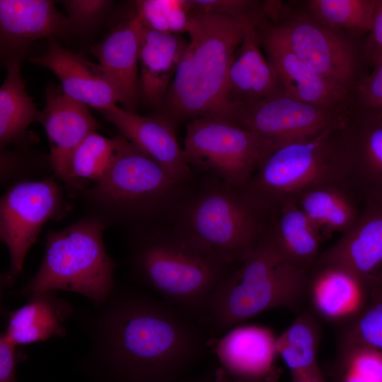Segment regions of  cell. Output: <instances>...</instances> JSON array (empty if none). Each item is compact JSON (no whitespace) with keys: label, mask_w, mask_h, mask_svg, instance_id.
Listing matches in <instances>:
<instances>
[{"label":"cell","mask_w":382,"mask_h":382,"mask_svg":"<svg viewBox=\"0 0 382 382\" xmlns=\"http://www.w3.org/2000/svg\"><path fill=\"white\" fill-rule=\"evenodd\" d=\"M89 339L81 363L105 382H177L202 356V324L149 295L115 289L80 315Z\"/></svg>","instance_id":"1"},{"label":"cell","mask_w":382,"mask_h":382,"mask_svg":"<svg viewBox=\"0 0 382 382\" xmlns=\"http://www.w3.org/2000/svg\"><path fill=\"white\" fill-rule=\"evenodd\" d=\"M255 18L217 13L192 16L188 45L159 105L173 125L201 117L228 121V70L234 54Z\"/></svg>","instance_id":"2"},{"label":"cell","mask_w":382,"mask_h":382,"mask_svg":"<svg viewBox=\"0 0 382 382\" xmlns=\"http://www.w3.org/2000/svg\"><path fill=\"white\" fill-rule=\"evenodd\" d=\"M310 269L289 262L265 235L219 283L200 323L214 340L262 312L300 311L306 304Z\"/></svg>","instance_id":"3"},{"label":"cell","mask_w":382,"mask_h":382,"mask_svg":"<svg viewBox=\"0 0 382 382\" xmlns=\"http://www.w3.org/2000/svg\"><path fill=\"white\" fill-rule=\"evenodd\" d=\"M134 278L161 299L198 320L224 277L233 267L205 253L182 232L144 231L132 241Z\"/></svg>","instance_id":"4"},{"label":"cell","mask_w":382,"mask_h":382,"mask_svg":"<svg viewBox=\"0 0 382 382\" xmlns=\"http://www.w3.org/2000/svg\"><path fill=\"white\" fill-rule=\"evenodd\" d=\"M108 227L88 214L63 229L47 233L40 267L13 295L29 298L60 290L83 295L94 306L104 303L116 289L114 271L117 265L103 242Z\"/></svg>","instance_id":"5"},{"label":"cell","mask_w":382,"mask_h":382,"mask_svg":"<svg viewBox=\"0 0 382 382\" xmlns=\"http://www.w3.org/2000/svg\"><path fill=\"white\" fill-rule=\"evenodd\" d=\"M104 175L80 190L88 214L107 226H139L153 220L180 183L122 134Z\"/></svg>","instance_id":"6"},{"label":"cell","mask_w":382,"mask_h":382,"mask_svg":"<svg viewBox=\"0 0 382 382\" xmlns=\"http://www.w3.org/2000/svg\"><path fill=\"white\" fill-rule=\"evenodd\" d=\"M270 214L244 188L222 183L188 205L180 232L219 262L233 267L264 238Z\"/></svg>","instance_id":"7"},{"label":"cell","mask_w":382,"mask_h":382,"mask_svg":"<svg viewBox=\"0 0 382 382\" xmlns=\"http://www.w3.org/2000/svg\"><path fill=\"white\" fill-rule=\"evenodd\" d=\"M338 128L279 146L261 162L244 190L272 212L314 185L342 180Z\"/></svg>","instance_id":"8"},{"label":"cell","mask_w":382,"mask_h":382,"mask_svg":"<svg viewBox=\"0 0 382 382\" xmlns=\"http://www.w3.org/2000/svg\"><path fill=\"white\" fill-rule=\"evenodd\" d=\"M280 145L232 122L214 117L190 121L184 151L190 166L243 188L264 158Z\"/></svg>","instance_id":"9"},{"label":"cell","mask_w":382,"mask_h":382,"mask_svg":"<svg viewBox=\"0 0 382 382\" xmlns=\"http://www.w3.org/2000/svg\"><path fill=\"white\" fill-rule=\"evenodd\" d=\"M296 5L286 4L282 18L270 25L311 70L351 94L364 74L362 41L320 23L303 4Z\"/></svg>","instance_id":"10"},{"label":"cell","mask_w":382,"mask_h":382,"mask_svg":"<svg viewBox=\"0 0 382 382\" xmlns=\"http://www.w3.org/2000/svg\"><path fill=\"white\" fill-rule=\"evenodd\" d=\"M68 209L53 178L21 180L8 188L0 199V238L10 259L8 270L1 275V289L13 285L46 222L60 219Z\"/></svg>","instance_id":"11"},{"label":"cell","mask_w":382,"mask_h":382,"mask_svg":"<svg viewBox=\"0 0 382 382\" xmlns=\"http://www.w3.org/2000/svg\"><path fill=\"white\" fill-rule=\"evenodd\" d=\"M347 108L348 104L325 107L281 96L233 106L229 121L282 145L340 127Z\"/></svg>","instance_id":"12"},{"label":"cell","mask_w":382,"mask_h":382,"mask_svg":"<svg viewBox=\"0 0 382 382\" xmlns=\"http://www.w3.org/2000/svg\"><path fill=\"white\" fill-rule=\"evenodd\" d=\"M342 181L360 204L382 199V111L348 103L338 128Z\"/></svg>","instance_id":"13"},{"label":"cell","mask_w":382,"mask_h":382,"mask_svg":"<svg viewBox=\"0 0 382 382\" xmlns=\"http://www.w3.org/2000/svg\"><path fill=\"white\" fill-rule=\"evenodd\" d=\"M216 341V382H276L277 337L268 328L239 325Z\"/></svg>","instance_id":"14"},{"label":"cell","mask_w":382,"mask_h":382,"mask_svg":"<svg viewBox=\"0 0 382 382\" xmlns=\"http://www.w3.org/2000/svg\"><path fill=\"white\" fill-rule=\"evenodd\" d=\"M38 122L49 143L48 163L54 175L72 187L71 163L73 154L90 134L100 127L88 106L66 96L55 86L47 89L46 104Z\"/></svg>","instance_id":"15"},{"label":"cell","mask_w":382,"mask_h":382,"mask_svg":"<svg viewBox=\"0 0 382 382\" xmlns=\"http://www.w3.org/2000/svg\"><path fill=\"white\" fill-rule=\"evenodd\" d=\"M315 265L367 281L382 267V199L364 203L353 225L320 252Z\"/></svg>","instance_id":"16"},{"label":"cell","mask_w":382,"mask_h":382,"mask_svg":"<svg viewBox=\"0 0 382 382\" xmlns=\"http://www.w3.org/2000/svg\"><path fill=\"white\" fill-rule=\"evenodd\" d=\"M257 28L267 58L283 86L284 96L325 107L349 103V93L311 70L270 24L262 21L257 25Z\"/></svg>","instance_id":"17"},{"label":"cell","mask_w":382,"mask_h":382,"mask_svg":"<svg viewBox=\"0 0 382 382\" xmlns=\"http://www.w3.org/2000/svg\"><path fill=\"white\" fill-rule=\"evenodd\" d=\"M31 61L52 71L63 93L75 101L100 111L120 103L115 83L99 63L63 48L54 39L44 55Z\"/></svg>","instance_id":"18"},{"label":"cell","mask_w":382,"mask_h":382,"mask_svg":"<svg viewBox=\"0 0 382 382\" xmlns=\"http://www.w3.org/2000/svg\"><path fill=\"white\" fill-rule=\"evenodd\" d=\"M100 112L121 134L163 166L177 181L180 183L189 177L190 166L170 121L161 116H141L117 105Z\"/></svg>","instance_id":"19"},{"label":"cell","mask_w":382,"mask_h":382,"mask_svg":"<svg viewBox=\"0 0 382 382\" xmlns=\"http://www.w3.org/2000/svg\"><path fill=\"white\" fill-rule=\"evenodd\" d=\"M368 291L369 280L340 270L313 265L308 273L306 304L321 321L341 330L357 317Z\"/></svg>","instance_id":"20"},{"label":"cell","mask_w":382,"mask_h":382,"mask_svg":"<svg viewBox=\"0 0 382 382\" xmlns=\"http://www.w3.org/2000/svg\"><path fill=\"white\" fill-rule=\"evenodd\" d=\"M257 23L247 30L228 70L226 100L229 108L284 95L278 74L260 49Z\"/></svg>","instance_id":"21"},{"label":"cell","mask_w":382,"mask_h":382,"mask_svg":"<svg viewBox=\"0 0 382 382\" xmlns=\"http://www.w3.org/2000/svg\"><path fill=\"white\" fill-rule=\"evenodd\" d=\"M142 25L134 15L91 47L115 83L125 110L134 112L139 95V50Z\"/></svg>","instance_id":"22"},{"label":"cell","mask_w":382,"mask_h":382,"mask_svg":"<svg viewBox=\"0 0 382 382\" xmlns=\"http://www.w3.org/2000/svg\"><path fill=\"white\" fill-rule=\"evenodd\" d=\"M72 313L71 305L56 291L38 293L20 308L4 312V333L18 347L64 337V323Z\"/></svg>","instance_id":"23"},{"label":"cell","mask_w":382,"mask_h":382,"mask_svg":"<svg viewBox=\"0 0 382 382\" xmlns=\"http://www.w3.org/2000/svg\"><path fill=\"white\" fill-rule=\"evenodd\" d=\"M188 41L180 35L142 26L139 50V95L149 105H159L176 73Z\"/></svg>","instance_id":"24"},{"label":"cell","mask_w":382,"mask_h":382,"mask_svg":"<svg viewBox=\"0 0 382 382\" xmlns=\"http://www.w3.org/2000/svg\"><path fill=\"white\" fill-rule=\"evenodd\" d=\"M321 235L292 199L273 208L265 233L289 262L303 269H310L320 253Z\"/></svg>","instance_id":"25"},{"label":"cell","mask_w":382,"mask_h":382,"mask_svg":"<svg viewBox=\"0 0 382 382\" xmlns=\"http://www.w3.org/2000/svg\"><path fill=\"white\" fill-rule=\"evenodd\" d=\"M69 19L47 0H1L0 29L4 41L24 45L66 29Z\"/></svg>","instance_id":"26"},{"label":"cell","mask_w":382,"mask_h":382,"mask_svg":"<svg viewBox=\"0 0 382 382\" xmlns=\"http://www.w3.org/2000/svg\"><path fill=\"white\" fill-rule=\"evenodd\" d=\"M294 201L325 234L347 231L357 219L361 205L342 180L314 185L299 194Z\"/></svg>","instance_id":"27"},{"label":"cell","mask_w":382,"mask_h":382,"mask_svg":"<svg viewBox=\"0 0 382 382\" xmlns=\"http://www.w3.org/2000/svg\"><path fill=\"white\" fill-rule=\"evenodd\" d=\"M39 114L25 90L19 60L12 59L7 64L6 75L0 88L1 149L20 141L28 127L33 122H38Z\"/></svg>","instance_id":"28"},{"label":"cell","mask_w":382,"mask_h":382,"mask_svg":"<svg viewBox=\"0 0 382 382\" xmlns=\"http://www.w3.org/2000/svg\"><path fill=\"white\" fill-rule=\"evenodd\" d=\"M321 320L308 308L303 309L277 337V350L291 374L320 371L317 354L321 339Z\"/></svg>","instance_id":"29"},{"label":"cell","mask_w":382,"mask_h":382,"mask_svg":"<svg viewBox=\"0 0 382 382\" xmlns=\"http://www.w3.org/2000/svg\"><path fill=\"white\" fill-rule=\"evenodd\" d=\"M376 0H309L305 9L324 25L359 37L369 32Z\"/></svg>","instance_id":"30"},{"label":"cell","mask_w":382,"mask_h":382,"mask_svg":"<svg viewBox=\"0 0 382 382\" xmlns=\"http://www.w3.org/2000/svg\"><path fill=\"white\" fill-rule=\"evenodd\" d=\"M332 378L333 382H382V353L339 339Z\"/></svg>","instance_id":"31"},{"label":"cell","mask_w":382,"mask_h":382,"mask_svg":"<svg viewBox=\"0 0 382 382\" xmlns=\"http://www.w3.org/2000/svg\"><path fill=\"white\" fill-rule=\"evenodd\" d=\"M117 137L108 138L94 132L87 136L74 151L71 163L72 187L82 189V181H98L113 159Z\"/></svg>","instance_id":"32"},{"label":"cell","mask_w":382,"mask_h":382,"mask_svg":"<svg viewBox=\"0 0 382 382\" xmlns=\"http://www.w3.org/2000/svg\"><path fill=\"white\" fill-rule=\"evenodd\" d=\"M339 339L382 353V284L374 275L369 279L368 296L363 308L352 323L339 330Z\"/></svg>","instance_id":"33"},{"label":"cell","mask_w":382,"mask_h":382,"mask_svg":"<svg viewBox=\"0 0 382 382\" xmlns=\"http://www.w3.org/2000/svg\"><path fill=\"white\" fill-rule=\"evenodd\" d=\"M135 7L145 28L175 35L187 33L192 17L189 0H140Z\"/></svg>","instance_id":"34"},{"label":"cell","mask_w":382,"mask_h":382,"mask_svg":"<svg viewBox=\"0 0 382 382\" xmlns=\"http://www.w3.org/2000/svg\"><path fill=\"white\" fill-rule=\"evenodd\" d=\"M349 104L361 110L382 111V61L357 81Z\"/></svg>","instance_id":"35"},{"label":"cell","mask_w":382,"mask_h":382,"mask_svg":"<svg viewBox=\"0 0 382 382\" xmlns=\"http://www.w3.org/2000/svg\"><path fill=\"white\" fill-rule=\"evenodd\" d=\"M192 16L217 13L260 19L262 2L248 0H189Z\"/></svg>","instance_id":"36"},{"label":"cell","mask_w":382,"mask_h":382,"mask_svg":"<svg viewBox=\"0 0 382 382\" xmlns=\"http://www.w3.org/2000/svg\"><path fill=\"white\" fill-rule=\"evenodd\" d=\"M366 64L376 66L382 61V0H376L370 29L362 41Z\"/></svg>","instance_id":"37"},{"label":"cell","mask_w":382,"mask_h":382,"mask_svg":"<svg viewBox=\"0 0 382 382\" xmlns=\"http://www.w3.org/2000/svg\"><path fill=\"white\" fill-rule=\"evenodd\" d=\"M62 2L70 17L69 20L81 24L91 22L110 3L101 0H68Z\"/></svg>","instance_id":"38"},{"label":"cell","mask_w":382,"mask_h":382,"mask_svg":"<svg viewBox=\"0 0 382 382\" xmlns=\"http://www.w3.org/2000/svg\"><path fill=\"white\" fill-rule=\"evenodd\" d=\"M18 346L3 332L0 335V382H17L16 366L21 356Z\"/></svg>","instance_id":"39"},{"label":"cell","mask_w":382,"mask_h":382,"mask_svg":"<svg viewBox=\"0 0 382 382\" xmlns=\"http://www.w3.org/2000/svg\"><path fill=\"white\" fill-rule=\"evenodd\" d=\"M177 382H216L213 371H208L204 375L194 379H189L185 381H178Z\"/></svg>","instance_id":"40"},{"label":"cell","mask_w":382,"mask_h":382,"mask_svg":"<svg viewBox=\"0 0 382 382\" xmlns=\"http://www.w3.org/2000/svg\"><path fill=\"white\" fill-rule=\"evenodd\" d=\"M321 371L313 374H293L291 375L292 382H313V378Z\"/></svg>","instance_id":"41"},{"label":"cell","mask_w":382,"mask_h":382,"mask_svg":"<svg viewBox=\"0 0 382 382\" xmlns=\"http://www.w3.org/2000/svg\"><path fill=\"white\" fill-rule=\"evenodd\" d=\"M374 277L378 280L381 284H382V267L375 274Z\"/></svg>","instance_id":"42"}]
</instances>
